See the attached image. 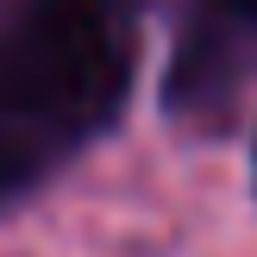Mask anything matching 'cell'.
Here are the masks:
<instances>
[{
    "instance_id": "6da1fadb",
    "label": "cell",
    "mask_w": 257,
    "mask_h": 257,
    "mask_svg": "<svg viewBox=\"0 0 257 257\" xmlns=\"http://www.w3.org/2000/svg\"><path fill=\"white\" fill-rule=\"evenodd\" d=\"M132 44L113 0H32L0 25V125L44 157L119 113Z\"/></svg>"
},
{
    "instance_id": "3957f363",
    "label": "cell",
    "mask_w": 257,
    "mask_h": 257,
    "mask_svg": "<svg viewBox=\"0 0 257 257\" xmlns=\"http://www.w3.org/2000/svg\"><path fill=\"white\" fill-rule=\"evenodd\" d=\"M251 163H257V157H251Z\"/></svg>"
},
{
    "instance_id": "7a4b0ae2",
    "label": "cell",
    "mask_w": 257,
    "mask_h": 257,
    "mask_svg": "<svg viewBox=\"0 0 257 257\" xmlns=\"http://www.w3.org/2000/svg\"><path fill=\"white\" fill-rule=\"evenodd\" d=\"M226 7H232V13H238L245 25H257V0H226Z\"/></svg>"
}]
</instances>
